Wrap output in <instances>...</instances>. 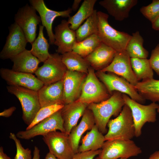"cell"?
I'll list each match as a JSON object with an SVG mask.
<instances>
[{"mask_svg":"<svg viewBox=\"0 0 159 159\" xmlns=\"http://www.w3.org/2000/svg\"><path fill=\"white\" fill-rule=\"evenodd\" d=\"M125 105L122 93L115 91L108 99L100 103H91L87 108L93 114L95 125L104 134L107 132L106 127L110 117L118 115Z\"/></svg>","mask_w":159,"mask_h":159,"instance_id":"1","label":"cell"},{"mask_svg":"<svg viewBox=\"0 0 159 159\" xmlns=\"http://www.w3.org/2000/svg\"><path fill=\"white\" fill-rule=\"evenodd\" d=\"M98 18L97 35L102 42L110 47L116 52L125 50L131 36L117 31L109 23L108 15L102 11H97Z\"/></svg>","mask_w":159,"mask_h":159,"instance_id":"2","label":"cell"},{"mask_svg":"<svg viewBox=\"0 0 159 159\" xmlns=\"http://www.w3.org/2000/svg\"><path fill=\"white\" fill-rule=\"evenodd\" d=\"M108 129L104 135L105 140H129L135 137V129L131 110L125 104L115 118L110 120Z\"/></svg>","mask_w":159,"mask_h":159,"instance_id":"3","label":"cell"},{"mask_svg":"<svg viewBox=\"0 0 159 159\" xmlns=\"http://www.w3.org/2000/svg\"><path fill=\"white\" fill-rule=\"evenodd\" d=\"M125 104L130 108L132 114L135 129V137H140L142 128L147 122L153 123L156 120V112L159 105L152 102L144 105L131 99L128 96L122 93Z\"/></svg>","mask_w":159,"mask_h":159,"instance_id":"4","label":"cell"},{"mask_svg":"<svg viewBox=\"0 0 159 159\" xmlns=\"http://www.w3.org/2000/svg\"><path fill=\"white\" fill-rule=\"evenodd\" d=\"M6 88L8 92L19 100L22 110V118L28 126L41 108L38 91L17 86L9 85Z\"/></svg>","mask_w":159,"mask_h":159,"instance_id":"5","label":"cell"},{"mask_svg":"<svg viewBox=\"0 0 159 159\" xmlns=\"http://www.w3.org/2000/svg\"><path fill=\"white\" fill-rule=\"evenodd\" d=\"M141 148L132 140H106L98 155L100 159H119L137 156Z\"/></svg>","mask_w":159,"mask_h":159,"instance_id":"6","label":"cell"},{"mask_svg":"<svg viewBox=\"0 0 159 159\" xmlns=\"http://www.w3.org/2000/svg\"><path fill=\"white\" fill-rule=\"evenodd\" d=\"M111 95L98 79L95 69L90 66L82 87L81 95L77 100L88 105L102 102L109 98Z\"/></svg>","mask_w":159,"mask_h":159,"instance_id":"7","label":"cell"},{"mask_svg":"<svg viewBox=\"0 0 159 159\" xmlns=\"http://www.w3.org/2000/svg\"><path fill=\"white\" fill-rule=\"evenodd\" d=\"M67 70L62 60L61 55L55 53L50 54L35 74L44 85H47L63 80Z\"/></svg>","mask_w":159,"mask_h":159,"instance_id":"8","label":"cell"},{"mask_svg":"<svg viewBox=\"0 0 159 159\" xmlns=\"http://www.w3.org/2000/svg\"><path fill=\"white\" fill-rule=\"evenodd\" d=\"M97 75L111 95L114 91H118L127 95L139 103H145L146 100L139 94L134 86L124 78L112 73H106L101 70L97 72Z\"/></svg>","mask_w":159,"mask_h":159,"instance_id":"9","label":"cell"},{"mask_svg":"<svg viewBox=\"0 0 159 159\" xmlns=\"http://www.w3.org/2000/svg\"><path fill=\"white\" fill-rule=\"evenodd\" d=\"M60 110L40 122L30 129L18 132L16 135L17 137L22 139L29 140L38 135L44 136L50 132L57 130L65 132L63 126V120Z\"/></svg>","mask_w":159,"mask_h":159,"instance_id":"10","label":"cell"},{"mask_svg":"<svg viewBox=\"0 0 159 159\" xmlns=\"http://www.w3.org/2000/svg\"><path fill=\"white\" fill-rule=\"evenodd\" d=\"M43 139L49 152L59 159H72L75 154L69 135L65 132L53 131L43 136Z\"/></svg>","mask_w":159,"mask_h":159,"instance_id":"11","label":"cell"},{"mask_svg":"<svg viewBox=\"0 0 159 159\" xmlns=\"http://www.w3.org/2000/svg\"><path fill=\"white\" fill-rule=\"evenodd\" d=\"M36 10L28 4L20 8L15 14V22L24 32L28 42L32 44L36 39L37 26L41 22Z\"/></svg>","mask_w":159,"mask_h":159,"instance_id":"12","label":"cell"},{"mask_svg":"<svg viewBox=\"0 0 159 159\" xmlns=\"http://www.w3.org/2000/svg\"><path fill=\"white\" fill-rule=\"evenodd\" d=\"M9 29V34L0 53V57L3 59H10L23 52L28 42L24 32L15 22Z\"/></svg>","mask_w":159,"mask_h":159,"instance_id":"13","label":"cell"},{"mask_svg":"<svg viewBox=\"0 0 159 159\" xmlns=\"http://www.w3.org/2000/svg\"><path fill=\"white\" fill-rule=\"evenodd\" d=\"M29 2L32 6L39 13L42 25L45 28L49 37L50 44H54V34L52 29V23L57 17H70L72 10L68 8L67 10L57 11L49 9L45 5L43 0H30Z\"/></svg>","mask_w":159,"mask_h":159,"instance_id":"14","label":"cell"},{"mask_svg":"<svg viewBox=\"0 0 159 159\" xmlns=\"http://www.w3.org/2000/svg\"><path fill=\"white\" fill-rule=\"evenodd\" d=\"M101 70L122 77L134 86L139 82L132 70L130 58L125 50L116 52L111 63Z\"/></svg>","mask_w":159,"mask_h":159,"instance_id":"15","label":"cell"},{"mask_svg":"<svg viewBox=\"0 0 159 159\" xmlns=\"http://www.w3.org/2000/svg\"><path fill=\"white\" fill-rule=\"evenodd\" d=\"M1 77L10 86L22 87L38 91L44 85L43 83L32 74L18 72L12 69L1 68Z\"/></svg>","mask_w":159,"mask_h":159,"instance_id":"16","label":"cell"},{"mask_svg":"<svg viewBox=\"0 0 159 159\" xmlns=\"http://www.w3.org/2000/svg\"><path fill=\"white\" fill-rule=\"evenodd\" d=\"M87 74L67 70L63 79L64 105L74 102L79 99Z\"/></svg>","mask_w":159,"mask_h":159,"instance_id":"17","label":"cell"},{"mask_svg":"<svg viewBox=\"0 0 159 159\" xmlns=\"http://www.w3.org/2000/svg\"><path fill=\"white\" fill-rule=\"evenodd\" d=\"M67 21L62 20L55 28L54 44L57 47L56 51L62 54L72 51L77 42L75 31L71 29Z\"/></svg>","mask_w":159,"mask_h":159,"instance_id":"18","label":"cell"},{"mask_svg":"<svg viewBox=\"0 0 159 159\" xmlns=\"http://www.w3.org/2000/svg\"><path fill=\"white\" fill-rule=\"evenodd\" d=\"M41 108L55 104L64 105L63 80L44 85L38 91Z\"/></svg>","mask_w":159,"mask_h":159,"instance_id":"19","label":"cell"},{"mask_svg":"<svg viewBox=\"0 0 159 159\" xmlns=\"http://www.w3.org/2000/svg\"><path fill=\"white\" fill-rule=\"evenodd\" d=\"M88 105L77 100L64 105L60 110L66 133L69 135L72 129L77 125L78 120L83 116Z\"/></svg>","mask_w":159,"mask_h":159,"instance_id":"20","label":"cell"},{"mask_svg":"<svg viewBox=\"0 0 159 159\" xmlns=\"http://www.w3.org/2000/svg\"><path fill=\"white\" fill-rule=\"evenodd\" d=\"M116 52L110 47L101 42L92 52L84 58L90 67L99 71L111 63Z\"/></svg>","mask_w":159,"mask_h":159,"instance_id":"21","label":"cell"},{"mask_svg":"<svg viewBox=\"0 0 159 159\" xmlns=\"http://www.w3.org/2000/svg\"><path fill=\"white\" fill-rule=\"evenodd\" d=\"M137 3V0H103L99 4L116 20L122 21L128 17L130 10Z\"/></svg>","mask_w":159,"mask_h":159,"instance_id":"22","label":"cell"},{"mask_svg":"<svg viewBox=\"0 0 159 159\" xmlns=\"http://www.w3.org/2000/svg\"><path fill=\"white\" fill-rule=\"evenodd\" d=\"M95 125L93 114L87 108L80 123L72 129L69 135V140L75 154L78 153L80 142L83 134L87 131L91 130Z\"/></svg>","mask_w":159,"mask_h":159,"instance_id":"23","label":"cell"},{"mask_svg":"<svg viewBox=\"0 0 159 159\" xmlns=\"http://www.w3.org/2000/svg\"><path fill=\"white\" fill-rule=\"evenodd\" d=\"M13 63L12 69L16 72L35 73L41 62L30 50L26 49L10 59Z\"/></svg>","mask_w":159,"mask_h":159,"instance_id":"24","label":"cell"},{"mask_svg":"<svg viewBox=\"0 0 159 159\" xmlns=\"http://www.w3.org/2000/svg\"><path fill=\"white\" fill-rule=\"evenodd\" d=\"M105 136L95 125L83 138L78 152L95 151L101 148L105 141Z\"/></svg>","mask_w":159,"mask_h":159,"instance_id":"25","label":"cell"},{"mask_svg":"<svg viewBox=\"0 0 159 159\" xmlns=\"http://www.w3.org/2000/svg\"><path fill=\"white\" fill-rule=\"evenodd\" d=\"M134 87L139 94L145 100L159 103V80L153 78L142 80Z\"/></svg>","mask_w":159,"mask_h":159,"instance_id":"26","label":"cell"},{"mask_svg":"<svg viewBox=\"0 0 159 159\" xmlns=\"http://www.w3.org/2000/svg\"><path fill=\"white\" fill-rule=\"evenodd\" d=\"M96 0H85L77 11L74 15L69 17L67 22L70 28L75 31L82 23L93 14Z\"/></svg>","mask_w":159,"mask_h":159,"instance_id":"27","label":"cell"},{"mask_svg":"<svg viewBox=\"0 0 159 159\" xmlns=\"http://www.w3.org/2000/svg\"><path fill=\"white\" fill-rule=\"evenodd\" d=\"M61 56L67 70L87 74L90 66L84 58L73 51L65 53Z\"/></svg>","mask_w":159,"mask_h":159,"instance_id":"28","label":"cell"},{"mask_svg":"<svg viewBox=\"0 0 159 159\" xmlns=\"http://www.w3.org/2000/svg\"><path fill=\"white\" fill-rule=\"evenodd\" d=\"M143 42L144 39L139 31L132 33L125 49L130 58H147L149 52L143 47Z\"/></svg>","mask_w":159,"mask_h":159,"instance_id":"29","label":"cell"},{"mask_svg":"<svg viewBox=\"0 0 159 159\" xmlns=\"http://www.w3.org/2000/svg\"><path fill=\"white\" fill-rule=\"evenodd\" d=\"M44 28L43 25H39L38 36L32 44V47L30 50L41 62H43L50 55L49 52V44L43 33Z\"/></svg>","mask_w":159,"mask_h":159,"instance_id":"30","label":"cell"},{"mask_svg":"<svg viewBox=\"0 0 159 159\" xmlns=\"http://www.w3.org/2000/svg\"><path fill=\"white\" fill-rule=\"evenodd\" d=\"M98 18L95 10L92 15L75 31L76 41L81 42L94 34H97Z\"/></svg>","mask_w":159,"mask_h":159,"instance_id":"31","label":"cell"},{"mask_svg":"<svg viewBox=\"0 0 159 159\" xmlns=\"http://www.w3.org/2000/svg\"><path fill=\"white\" fill-rule=\"evenodd\" d=\"M130 62L132 70L139 82L153 78V72L149 59L131 58Z\"/></svg>","mask_w":159,"mask_h":159,"instance_id":"32","label":"cell"},{"mask_svg":"<svg viewBox=\"0 0 159 159\" xmlns=\"http://www.w3.org/2000/svg\"><path fill=\"white\" fill-rule=\"evenodd\" d=\"M97 34H94L74 44L72 51L85 58L92 52L101 43Z\"/></svg>","mask_w":159,"mask_h":159,"instance_id":"33","label":"cell"},{"mask_svg":"<svg viewBox=\"0 0 159 159\" xmlns=\"http://www.w3.org/2000/svg\"><path fill=\"white\" fill-rule=\"evenodd\" d=\"M64 105V104H55L41 108L26 130L30 129L40 122L61 110Z\"/></svg>","mask_w":159,"mask_h":159,"instance_id":"34","label":"cell"},{"mask_svg":"<svg viewBox=\"0 0 159 159\" xmlns=\"http://www.w3.org/2000/svg\"><path fill=\"white\" fill-rule=\"evenodd\" d=\"M142 14L150 21L153 22L159 16V0H153L148 5L140 9Z\"/></svg>","mask_w":159,"mask_h":159,"instance_id":"35","label":"cell"},{"mask_svg":"<svg viewBox=\"0 0 159 159\" xmlns=\"http://www.w3.org/2000/svg\"><path fill=\"white\" fill-rule=\"evenodd\" d=\"M9 137L15 142L16 148V153L14 159H32L31 151L29 148H24L21 142L14 133L11 132Z\"/></svg>","mask_w":159,"mask_h":159,"instance_id":"36","label":"cell"},{"mask_svg":"<svg viewBox=\"0 0 159 159\" xmlns=\"http://www.w3.org/2000/svg\"><path fill=\"white\" fill-rule=\"evenodd\" d=\"M149 59L152 69L159 75V44L152 50Z\"/></svg>","mask_w":159,"mask_h":159,"instance_id":"37","label":"cell"},{"mask_svg":"<svg viewBox=\"0 0 159 159\" xmlns=\"http://www.w3.org/2000/svg\"><path fill=\"white\" fill-rule=\"evenodd\" d=\"M101 150L100 149L95 151L78 152L74 154L72 159H95L98 155Z\"/></svg>","mask_w":159,"mask_h":159,"instance_id":"38","label":"cell"},{"mask_svg":"<svg viewBox=\"0 0 159 159\" xmlns=\"http://www.w3.org/2000/svg\"><path fill=\"white\" fill-rule=\"evenodd\" d=\"M16 107L14 106L11 107L7 109L4 110L0 112V116L8 117L12 115L13 112L16 110Z\"/></svg>","mask_w":159,"mask_h":159,"instance_id":"39","label":"cell"},{"mask_svg":"<svg viewBox=\"0 0 159 159\" xmlns=\"http://www.w3.org/2000/svg\"><path fill=\"white\" fill-rule=\"evenodd\" d=\"M40 150L38 148L35 146L33 151V156L32 159H40Z\"/></svg>","mask_w":159,"mask_h":159,"instance_id":"40","label":"cell"},{"mask_svg":"<svg viewBox=\"0 0 159 159\" xmlns=\"http://www.w3.org/2000/svg\"><path fill=\"white\" fill-rule=\"evenodd\" d=\"M0 159H11L4 153L3 148L2 146L0 147Z\"/></svg>","mask_w":159,"mask_h":159,"instance_id":"41","label":"cell"},{"mask_svg":"<svg viewBox=\"0 0 159 159\" xmlns=\"http://www.w3.org/2000/svg\"><path fill=\"white\" fill-rule=\"evenodd\" d=\"M81 1V0H74V1L71 8L72 11H75L77 10Z\"/></svg>","mask_w":159,"mask_h":159,"instance_id":"42","label":"cell"},{"mask_svg":"<svg viewBox=\"0 0 159 159\" xmlns=\"http://www.w3.org/2000/svg\"><path fill=\"white\" fill-rule=\"evenodd\" d=\"M152 24L153 29L155 30L159 31V16L152 23Z\"/></svg>","mask_w":159,"mask_h":159,"instance_id":"43","label":"cell"},{"mask_svg":"<svg viewBox=\"0 0 159 159\" xmlns=\"http://www.w3.org/2000/svg\"><path fill=\"white\" fill-rule=\"evenodd\" d=\"M44 159H59L49 152L46 154Z\"/></svg>","mask_w":159,"mask_h":159,"instance_id":"44","label":"cell"},{"mask_svg":"<svg viewBox=\"0 0 159 159\" xmlns=\"http://www.w3.org/2000/svg\"><path fill=\"white\" fill-rule=\"evenodd\" d=\"M152 155L153 159H159V150L155 151Z\"/></svg>","mask_w":159,"mask_h":159,"instance_id":"45","label":"cell"},{"mask_svg":"<svg viewBox=\"0 0 159 159\" xmlns=\"http://www.w3.org/2000/svg\"><path fill=\"white\" fill-rule=\"evenodd\" d=\"M148 159H153V156L152 154L150 156V157Z\"/></svg>","mask_w":159,"mask_h":159,"instance_id":"46","label":"cell"},{"mask_svg":"<svg viewBox=\"0 0 159 159\" xmlns=\"http://www.w3.org/2000/svg\"><path fill=\"white\" fill-rule=\"evenodd\" d=\"M95 159H100L98 156Z\"/></svg>","mask_w":159,"mask_h":159,"instance_id":"47","label":"cell"},{"mask_svg":"<svg viewBox=\"0 0 159 159\" xmlns=\"http://www.w3.org/2000/svg\"><path fill=\"white\" fill-rule=\"evenodd\" d=\"M157 112L159 113V107L158 109L157 110Z\"/></svg>","mask_w":159,"mask_h":159,"instance_id":"48","label":"cell"},{"mask_svg":"<svg viewBox=\"0 0 159 159\" xmlns=\"http://www.w3.org/2000/svg\"><path fill=\"white\" fill-rule=\"evenodd\" d=\"M119 159H126V158H120Z\"/></svg>","mask_w":159,"mask_h":159,"instance_id":"49","label":"cell"}]
</instances>
